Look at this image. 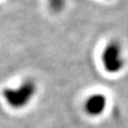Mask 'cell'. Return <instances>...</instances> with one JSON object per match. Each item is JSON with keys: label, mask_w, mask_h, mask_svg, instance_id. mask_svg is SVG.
<instances>
[{"label": "cell", "mask_w": 128, "mask_h": 128, "mask_svg": "<svg viewBox=\"0 0 128 128\" xmlns=\"http://www.w3.org/2000/svg\"><path fill=\"white\" fill-rule=\"evenodd\" d=\"M102 62L106 72L116 74L121 72L125 64L122 45L118 41H111L107 44L102 54Z\"/></svg>", "instance_id": "obj_2"}, {"label": "cell", "mask_w": 128, "mask_h": 128, "mask_svg": "<svg viewBox=\"0 0 128 128\" xmlns=\"http://www.w3.org/2000/svg\"><path fill=\"white\" fill-rule=\"evenodd\" d=\"M107 107V97L102 93L90 95L84 102V112L90 116H99Z\"/></svg>", "instance_id": "obj_3"}, {"label": "cell", "mask_w": 128, "mask_h": 128, "mask_svg": "<svg viewBox=\"0 0 128 128\" xmlns=\"http://www.w3.org/2000/svg\"><path fill=\"white\" fill-rule=\"evenodd\" d=\"M48 4L54 12L58 13L63 9L64 4H65V0H48Z\"/></svg>", "instance_id": "obj_4"}, {"label": "cell", "mask_w": 128, "mask_h": 128, "mask_svg": "<svg viewBox=\"0 0 128 128\" xmlns=\"http://www.w3.org/2000/svg\"><path fill=\"white\" fill-rule=\"evenodd\" d=\"M38 86L33 79H26L15 88H6L2 96L6 102L13 109H22L30 104L36 94Z\"/></svg>", "instance_id": "obj_1"}]
</instances>
